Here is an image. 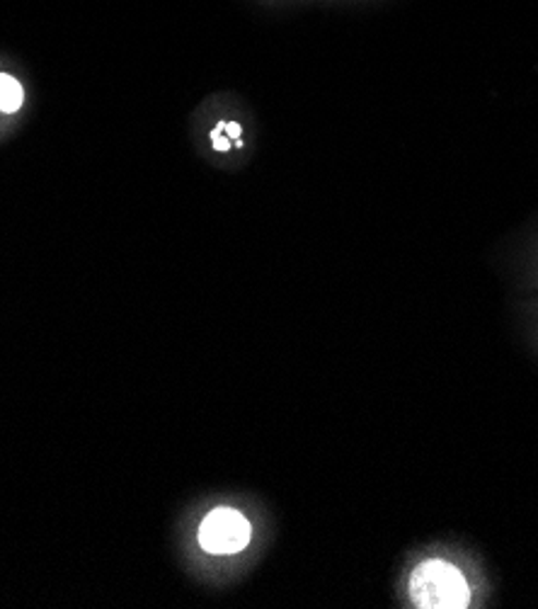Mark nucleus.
<instances>
[{
	"label": "nucleus",
	"mask_w": 538,
	"mask_h": 609,
	"mask_svg": "<svg viewBox=\"0 0 538 609\" xmlns=\"http://www.w3.org/2000/svg\"><path fill=\"white\" fill-rule=\"evenodd\" d=\"M221 132H223V122H219L217 130L211 132V144H213V148H217V151H229L231 142L225 136H221Z\"/></svg>",
	"instance_id": "20e7f679"
},
{
	"label": "nucleus",
	"mask_w": 538,
	"mask_h": 609,
	"mask_svg": "<svg viewBox=\"0 0 538 609\" xmlns=\"http://www.w3.org/2000/svg\"><path fill=\"white\" fill-rule=\"evenodd\" d=\"M253 527L243 512L219 508L204 517L199 527V544L209 553H239L250 544Z\"/></svg>",
	"instance_id": "f03ea898"
},
{
	"label": "nucleus",
	"mask_w": 538,
	"mask_h": 609,
	"mask_svg": "<svg viewBox=\"0 0 538 609\" xmlns=\"http://www.w3.org/2000/svg\"><path fill=\"white\" fill-rule=\"evenodd\" d=\"M223 130L229 132V138H241V124L239 122H223Z\"/></svg>",
	"instance_id": "39448f33"
},
{
	"label": "nucleus",
	"mask_w": 538,
	"mask_h": 609,
	"mask_svg": "<svg viewBox=\"0 0 538 609\" xmlns=\"http://www.w3.org/2000/svg\"><path fill=\"white\" fill-rule=\"evenodd\" d=\"M23 98V85L13 76H8V73H0V112H17Z\"/></svg>",
	"instance_id": "7ed1b4c3"
},
{
	"label": "nucleus",
	"mask_w": 538,
	"mask_h": 609,
	"mask_svg": "<svg viewBox=\"0 0 538 609\" xmlns=\"http://www.w3.org/2000/svg\"><path fill=\"white\" fill-rule=\"evenodd\" d=\"M411 600L423 609H464L470 602V590L456 565L432 559L413 571Z\"/></svg>",
	"instance_id": "f257e3e1"
}]
</instances>
